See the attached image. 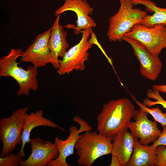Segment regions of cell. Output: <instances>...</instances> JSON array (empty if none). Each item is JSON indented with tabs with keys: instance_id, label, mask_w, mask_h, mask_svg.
<instances>
[{
	"instance_id": "cell-18",
	"label": "cell",
	"mask_w": 166,
	"mask_h": 166,
	"mask_svg": "<svg viewBox=\"0 0 166 166\" xmlns=\"http://www.w3.org/2000/svg\"><path fill=\"white\" fill-rule=\"evenodd\" d=\"M134 5H143L147 11L153 12L151 15H146L142 19L140 24L148 27L161 24L166 27V8L157 6L156 3L150 0H132Z\"/></svg>"
},
{
	"instance_id": "cell-7",
	"label": "cell",
	"mask_w": 166,
	"mask_h": 166,
	"mask_svg": "<svg viewBox=\"0 0 166 166\" xmlns=\"http://www.w3.org/2000/svg\"><path fill=\"white\" fill-rule=\"evenodd\" d=\"M124 36L137 40L154 55L159 56L166 48V27L163 25L148 27L137 24Z\"/></svg>"
},
{
	"instance_id": "cell-8",
	"label": "cell",
	"mask_w": 166,
	"mask_h": 166,
	"mask_svg": "<svg viewBox=\"0 0 166 166\" xmlns=\"http://www.w3.org/2000/svg\"><path fill=\"white\" fill-rule=\"evenodd\" d=\"M123 40L132 46L140 64L141 74L147 79L156 80L160 73L162 63L158 56L153 54L137 40L124 36Z\"/></svg>"
},
{
	"instance_id": "cell-3",
	"label": "cell",
	"mask_w": 166,
	"mask_h": 166,
	"mask_svg": "<svg viewBox=\"0 0 166 166\" xmlns=\"http://www.w3.org/2000/svg\"><path fill=\"white\" fill-rule=\"evenodd\" d=\"M120 7L117 12L111 17L107 35L111 42L123 41L125 34L135 25L139 24L147 14V11L134 8L132 0H119Z\"/></svg>"
},
{
	"instance_id": "cell-20",
	"label": "cell",
	"mask_w": 166,
	"mask_h": 166,
	"mask_svg": "<svg viewBox=\"0 0 166 166\" xmlns=\"http://www.w3.org/2000/svg\"><path fill=\"white\" fill-rule=\"evenodd\" d=\"M146 96L148 98H145L143 104L146 106L150 108L156 105H160L163 108L166 109V101L161 96L159 91L148 89L146 93Z\"/></svg>"
},
{
	"instance_id": "cell-21",
	"label": "cell",
	"mask_w": 166,
	"mask_h": 166,
	"mask_svg": "<svg viewBox=\"0 0 166 166\" xmlns=\"http://www.w3.org/2000/svg\"><path fill=\"white\" fill-rule=\"evenodd\" d=\"M22 158L20 152L16 154L10 153L3 157H0V166H20Z\"/></svg>"
},
{
	"instance_id": "cell-5",
	"label": "cell",
	"mask_w": 166,
	"mask_h": 166,
	"mask_svg": "<svg viewBox=\"0 0 166 166\" xmlns=\"http://www.w3.org/2000/svg\"><path fill=\"white\" fill-rule=\"evenodd\" d=\"M92 28L82 31V38L79 42L66 52L62 59L60 60V67L57 72L60 76L69 74L74 70H84L85 61L89 60L88 51L94 44L96 39Z\"/></svg>"
},
{
	"instance_id": "cell-16",
	"label": "cell",
	"mask_w": 166,
	"mask_h": 166,
	"mask_svg": "<svg viewBox=\"0 0 166 166\" xmlns=\"http://www.w3.org/2000/svg\"><path fill=\"white\" fill-rule=\"evenodd\" d=\"M43 111L41 109L35 112L28 114L26 112L24 116V124L22 135V143L20 152L22 157L25 154L24 148L27 143H30V134L32 130L35 128L41 126H47L53 128H58L62 131L65 130L51 120L43 117Z\"/></svg>"
},
{
	"instance_id": "cell-22",
	"label": "cell",
	"mask_w": 166,
	"mask_h": 166,
	"mask_svg": "<svg viewBox=\"0 0 166 166\" xmlns=\"http://www.w3.org/2000/svg\"><path fill=\"white\" fill-rule=\"evenodd\" d=\"M155 166H166V145H160L156 149Z\"/></svg>"
},
{
	"instance_id": "cell-14",
	"label": "cell",
	"mask_w": 166,
	"mask_h": 166,
	"mask_svg": "<svg viewBox=\"0 0 166 166\" xmlns=\"http://www.w3.org/2000/svg\"><path fill=\"white\" fill-rule=\"evenodd\" d=\"M60 15L56 16L53 22L49 42L52 60L51 64L57 69L60 67L59 57H63L69 46L66 39L67 32L59 23Z\"/></svg>"
},
{
	"instance_id": "cell-6",
	"label": "cell",
	"mask_w": 166,
	"mask_h": 166,
	"mask_svg": "<svg viewBox=\"0 0 166 166\" xmlns=\"http://www.w3.org/2000/svg\"><path fill=\"white\" fill-rule=\"evenodd\" d=\"M31 107L19 108L14 111L9 117L1 119L0 140L2 146L0 157H3L11 152L17 145L22 144L24 116Z\"/></svg>"
},
{
	"instance_id": "cell-11",
	"label": "cell",
	"mask_w": 166,
	"mask_h": 166,
	"mask_svg": "<svg viewBox=\"0 0 166 166\" xmlns=\"http://www.w3.org/2000/svg\"><path fill=\"white\" fill-rule=\"evenodd\" d=\"M148 114L140 109L136 110L133 116L135 121H131L128 127L134 136L140 139L139 142L145 145L155 141L161 132L156 122L148 119Z\"/></svg>"
},
{
	"instance_id": "cell-23",
	"label": "cell",
	"mask_w": 166,
	"mask_h": 166,
	"mask_svg": "<svg viewBox=\"0 0 166 166\" xmlns=\"http://www.w3.org/2000/svg\"><path fill=\"white\" fill-rule=\"evenodd\" d=\"M162 127L163 130L159 137L152 144L155 148L160 145H166V126H163Z\"/></svg>"
},
{
	"instance_id": "cell-19",
	"label": "cell",
	"mask_w": 166,
	"mask_h": 166,
	"mask_svg": "<svg viewBox=\"0 0 166 166\" xmlns=\"http://www.w3.org/2000/svg\"><path fill=\"white\" fill-rule=\"evenodd\" d=\"M132 99L140 109L150 114L155 121L160 123L162 126H166V112L163 113L159 108L156 107L152 109L149 108L142 103L137 100L132 95H131Z\"/></svg>"
},
{
	"instance_id": "cell-2",
	"label": "cell",
	"mask_w": 166,
	"mask_h": 166,
	"mask_svg": "<svg viewBox=\"0 0 166 166\" xmlns=\"http://www.w3.org/2000/svg\"><path fill=\"white\" fill-rule=\"evenodd\" d=\"M23 52L22 49L11 48L9 54L0 58V77H10L17 81L19 86L18 96L28 95L30 90L36 91L39 88L38 68L29 66L25 70L18 65L17 59Z\"/></svg>"
},
{
	"instance_id": "cell-10",
	"label": "cell",
	"mask_w": 166,
	"mask_h": 166,
	"mask_svg": "<svg viewBox=\"0 0 166 166\" xmlns=\"http://www.w3.org/2000/svg\"><path fill=\"white\" fill-rule=\"evenodd\" d=\"M31 152L26 160H21L20 166H46L58 156L59 152L55 143L44 141L39 137L30 139Z\"/></svg>"
},
{
	"instance_id": "cell-13",
	"label": "cell",
	"mask_w": 166,
	"mask_h": 166,
	"mask_svg": "<svg viewBox=\"0 0 166 166\" xmlns=\"http://www.w3.org/2000/svg\"><path fill=\"white\" fill-rule=\"evenodd\" d=\"M79 128L73 125L69 128V134L65 140H63L57 136L55 138L54 142L58 149L59 154L55 159L49 162L48 166H69L66 160L69 156L73 155L76 143L81 137V133L91 131L92 127L83 124L80 125Z\"/></svg>"
},
{
	"instance_id": "cell-4",
	"label": "cell",
	"mask_w": 166,
	"mask_h": 166,
	"mask_svg": "<svg viewBox=\"0 0 166 166\" xmlns=\"http://www.w3.org/2000/svg\"><path fill=\"white\" fill-rule=\"evenodd\" d=\"M112 141L95 131H87L77 140L75 147L78 157L77 164L92 166L98 158L111 154Z\"/></svg>"
},
{
	"instance_id": "cell-24",
	"label": "cell",
	"mask_w": 166,
	"mask_h": 166,
	"mask_svg": "<svg viewBox=\"0 0 166 166\" xmlns=\"http://www.w3.org/2000/svg\"><path fill=\"white\" fill-rule=\"evenodd\" d=\"M152 89L153 90L158 91L160 92L166 94V84L154 85H152Z\"/></svg>"
},
{
	"instance_id": "cell-1",
	"label": "cell",
	"mask_w": 166,
	"mask_h": 166,
	"mask_svg": "<svg viewBox=\"0 0 166 166\" xmlns=\"http://www.w3.org/2000/svg\"><path fill=\"white\" fill-rule=\"evenodd\" d=\"M136 110L127 98L110 101L103 105L97 117L98 132L112 141L119 132L128 128Z\"/></svg>"
},
{
	"instance_id": "cell-17",
	"label": "cell",
	"mask_w": 166,
	"mask_h": 166,
	"mask_svg": "<svg viewBox=\"0 0 166 166\" xmlns=\"http://www.w3.org/2000/svg\"><path fill=\"white\" fill-rule=\"evenodd\" d=\"M137 138L134 136L133 152L127 166H155L156 148L152 144L148 146L141 144Z\"/></svg>"
},
{
	"instance_id": "cell-15",
	"label": "cell",
	"mask_w": 166,
	"mask_h": 166,
	"mask_svg": "<svg viewBox=\"0 0 166 166\" xmlns=\"http://www.w3.org/2000/svg\"><path fill=\"white\" fill-rule=\"evenodd\" d=\"M112 141V157L117 159L121 166H127L133 152L134 136L126 129L119 132Z\"/></svg>"
},
{
	"instance_id": "cell-12",
	"label": "cell",
	"mask_w": 166,
	"mask_h": 166,
	"mask_svg": "<svg viewBox=\"0 0 166 166\" xmlns=\"http://www.w3.org/2000/svg\"><path fill=\"white\" fill-rule=\"evenodd\" d=\"M72 11L77 14V19L74 33L77 34L89 28L95 27L96 25L93 18L89 16L92 14L93 9L86 0H65L63 5L54 11L55 16L67 11Z\"/></svg>"
},
{
	"instance_id": "cell-9",
	"label": "cell",
	"mask_w": 166,
	"mask_h": 166,
	"mask_svg": "<svg viewBox=\"0 0 166 166\" xmlns=\"http://www.w3.org/2000/svg\"><path fill=\"white\" fill-rule=\"evenodd\" d=\"M52 27L36 37L33 43L23 52L22 62H31L38 68L43 67L52 61L49 42Z\"/></svg>"
}]
</instances>
